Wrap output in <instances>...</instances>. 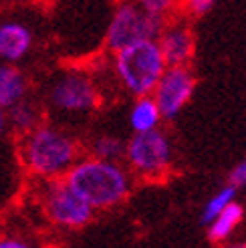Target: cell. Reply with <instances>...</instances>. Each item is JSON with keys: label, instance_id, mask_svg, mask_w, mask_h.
Here are the masks:
<instances>
[{"label": "cell", "instance_id": "9a60e30c", "mask_svg": "<svg viewBox=\"0 0 246 248\" xmlns=\"http://www.w3.org/2000/svg\"><path fill=\"white\" fill-rule=\"evenodd\" d=\"M91 155L101 157V159H111V162H119L125 155V141H121L115 135H99L95 138L91 147H89Z\"/></svg>", "mask_w": 246, "mask_h": 248}, {"label": "cell", "instance_id": "3957f363", "mask_svg": "<svg viewBox=\"0 0 246 248\" xmlns=\"http://www.w3.org/2000/svg\"><path fill=\"white\" fill-rule=\"evenodd\" d=\"M168 63L155 39H143L113 51V73L133 97L152 95Z\"/></svg>", "mask_w": 246, "mask_h": 248}, {"label": "cell", "instance_id": "ac0fdd59", "mask_svg": "<svg viewBox=\"0 0 246 248\" xmlns=\"http://www.w3.org/2000/svg\"><path fill=\"white\" fill-rule=\"evenodd\" d=\"M180 4L186 8L188 15H192V16H202V15H206V12L212 10V6L216 4V0H182Z\"/></svg>", "mask_w": 246, "mask_h": 248}, {"label": "cell", "instance_id": "e0dca14e", "mask_svg": "<svg viewBox=\"0 0 246 248\" xmlns=\"http://www.w3.org/2000/svg\"><path fill=\"white\" fill-rule=\"evenodd\" d=\"M182 0H138V4L150 12L154 16H159V18H166L171 10H176L180 6Z\"/></svg>", "mask_w": 246, "mask_h": 248}, {"label": "cell", "instance_id": "6da1fadb", "mask_svg": "<svg viewBox=\"0 0 246 248\" xmlns=\"http://www.w3.org/2000/svg\"><path fill=\"white\" fill-rule=\"evenodd\" d=\"M67 184L95 210L121 204L131 190V173L125 166L101 157H79L63 176Z\"/></svg>", "mask_w": 246, "mask_h": 248}, {"label": "cell", "instance_id": "30bf717a", "mask_svg": "<svg viewBox=\"0 0 246 248\" xmlns=\"http://www.w3.org/2000/svg\"><path fill=\"white\" fill-rule=\"evenodd\" d=\"M34 43L32 31L20 20L0 22V61L2 63H20L31 53Z\"/></svg>", "mask_w": 246, "mask_h": 248}, {"label": "cell", "instance_id": "8992f818", "mask_svg": "<svg viewBox=\"0 0 246 248\" xmlns=\"http://www.w3.org/2000/svg\"><path fill=\"white\" fill-rule=\"evenodd\" d=\"M166 20L145 12L138 2H123L115 8L111 20L107 24L105 45L109 51L131 45L143 39H157Z\"/></svg>", "mask_w": 246, "mask_h": 248}, {"label": "cell", "instance_id": "52a82bcc", "mask_svg": "<svg viewBox=\"0 0 246 248\" xmlns=\"http://www.w3.org/2000/svg\"><path fill=\"white\" fill-rule=\"evenodd\" d=\"M48 103L59 113H89L101 103L95 81L81 71H67L48 89Z\"/></svg>", "mask_w": 246, "mask_h": 248}, {"label": "cell", "instance_id": "7a4b0ae2", "mask_svg": "<svg viewBox=\"0 0 246 248\" xmlns=\"http://www.w3.org/2000/svg\"><path fill=\"white\" fill-rule=\"evenodd\" d=\"M20 159L39 180L63 178L79 159V145L67 131L41 123L22 135Z\"/></svg>", "mask_w": 246, "mask_h": 248}, {"label": "cell", "instance_id": "7402d4cb", "mask_svg": "<svg viewBox=\"0 0 246 248\" xmlns=\"http://www.w3.org/2000/svg\"><path fill=\"white\" fill-rule=\"evenodd\" d=\"M2 4H20V2H27V0H0Z\"/></svg>", "mask_w": 246, "mask_h": 248}, {"label": "cell", "instance_id": "4fadbf2b", "mask_svg": "<svg viewBox=\"0 0 246 248\" xmlns=\"http://www.w3.org/2000/svg\"><path fill=\"white\" fill-rule=\"evenodd\" d=\"M162 121V113L155 103V99L152 95H141L135 97V103L129 109V127L133 133L139 131H150L159 127Z\"/></svg>", "mask_w": 246, "mask_h": 248}, {"label": "cell", "instance_id": "ba28073f", "mask_svg": "<svg viewBox=\"0 0 246 248\" xmlns=\"http://www.w3.org/2000/svg\"><path fill=\"white\" fill-rule=\"evenodd\" d=\"M194 89L196 77L188 65H168L152 91L162 119H176L180 111L190 103Z\"/></svg>", "mask_w": 246, "mask_h": 248}, {"label": "cell", "instance_id": "8fae6325", "mask_svg": "<svg viewBox=\"0 0 246 248\" xmlns=\"http://www.w3.org/2000/svg\"><path fill=\"white\" fill-rule=\"evenodd\" d=\"M29 81L16 63H2L0 61V105L4 109L16 105L27 99Z\"/></svg>", "mask_w": 246, "mask_h": 248}, {"label": "cell", "instance_id": "277c9868", "mask_svg": "<svg viewBox=\"0 0 246 248\" xmlns=\"http://www.w3.org/2000/svg\"><path fill=\"white\" fill-rule=\"evenodd\" d=\"M39 204L46 220L63 230L85 228L95 216V208L85 202L65 178L41 180Z\"/></svg>", "mask_w": 246, "mask_h": 248}, {"label": "cell", "instance_id": "2e32d148", "mask_svg": "<svg viewBox=\"0 0 246 248\" xmlns=\"http://www.w3.org/2000/svg\"><path fill=\"white\" fill-rule=\"evenodd\" d=\"M234 196H236V188L232 184L224 186V188H220L210 200L206 202L204 210H202V224H208L218 212H222V210L234 200Z\"/></svg>", "mask_w": 246, "mask_h": 248}, {"label": "cell", "instance_id": "7c38bea8", "mask_svg": "<svg viewBox=\"0 0 246 248\" xmlns=\"http://www.w3.org/2000/svg\"><path fill=\"white\" fill-rule=\"evenodd\" d=\"M244 220V208L232 200L222 212H218L210 222H208V238L212 242H226L232 234L236 232L240 222Z\"/></svg>", "mask_w": 246, "mask_h": 248}, {"label": "cell", "instance_id": "ffe728a7", "mask_svg": "<svg viewBox=\"0 0 246 248\" xmlns=\"http://www.w3.org/2000/svg\"><path fill=\"white\" fill-rule=\"evenodd\" d=\"M29 240H24L22 236H15V234H6L0 236V248H29Z\"/></svg>", "mask_w": 246, "mask_h": 248}, {"label": "cell", "instance_id": "44dd1931", "mask_svg": "<svg viewBox=\"0 0 246 248\" xmlns=\"http://www.w3.org/2000/svg\"><path fill=\"white\" fill-rule=\"evenodd\" d=\"M8 127V119H6V109L0 105V135H2Z\"/></svg>", "mask_w": 246, "mask_h": 248}, {"label": "cell", "instance_id": "5b68a950", "mask_svg": "<svg viewBox=\"0 0 246 248\" xmlns=\"http://www.w3.org/2000/svg\"><path fill=\"white\" fill-rule=\"evenodd\" d=\"M125 162L138 178L147 182H159L171 168L174 150L168 135L155 127L150 131L133 133L125 143Z\"/></svg>", "mask_w": 246, "mask_h": 248}, {"label": "cell", "instance_id": "d6986e66", "mask_svg": "<svg viewBox=\"0 0 246 248\" xmlns=\"http://www.w3.org/2000/svg\"><path fill=\"white\" fill-rule=\"evenodd\" d=\"M228 184H232L234 188H244V186H246V159L232 168V171H230V182H228Z\"/></svg>", "mask_w": 246, "mask_h": 248}, {"label": "cell", "instance_id": "9c48e42d", "mask_svg": "<svg viewBox=\"0 0 246 248\" xmlns=\"http://www.w3.org/2000/svg\"><path fill=\"white\" fill-rule=\"evenodd\" d=\"M155 41L168 65H190L196 51V41L192 31L184 22L164 24Z\"/></svg>", "mask_w": 246, "mask_h": 248}, {"label": "cell", "instance_id": "5bb4252c", "mask_svg": "<svg viewBox=\"0 0 246 248\" xmlns=\"http://www.w3.org/2000/svg\"><path fill=\"white\" fill-rule=\"evenodd\" d=\"M6 119H8V125L20 135L32 131L36 125L43 123L41 121V111L36 109L31 101H27V99H22V101H18L16 105L8 107L6 109Z\"/></svg>", "mask_w": 246, "mask_h": 248}]
</instances>
